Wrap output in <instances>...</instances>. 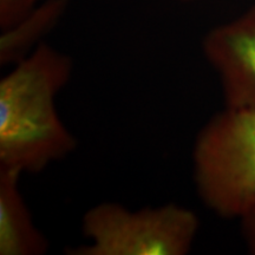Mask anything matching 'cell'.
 Instances as JSON below:
<instances>
[{"mask_svg":"<svg viewBox=\"0 0 255 255\" xmlns=\"http://www.w3.org/2000/svg\"><path fill=\"white\" fill-rule=\"evenodd\" d=\"M71 75V58L41 41L1 78L0 167L36 174L75 150L56 107Z\"/></svg>","mask_w":255,"mask_h":255,"instance_id":"6da1fadb","label":"cell"},{"mask_svg":"<svg viewBox=\"0 0 255 255\" xmlns=\"http://www.w3.org/2000/svg\"><path fill=\"white\" fill-rule=\"evenodd\" d=\"M191 168L210 212L244 218L255 205V111L225 107L210 117L194 141Z\"/></svg>","mask_w":255,"mask_h":255,"instance_id":"7a4b0ae2","label":"cell"},{"mask_svg":"<svg viewBox=\"0 0 255 255\" xmlns=\"http://www.w3.org/2000/svg\"><path fill=\"white\" fill-rule=\"evenodd\" d=\"M193 210L176 203L130 209L102 202L85 213L82 233L89 242L69 255H186L199 233Z\"/></svg>","mask_w":255,"mask_h":255,"instance_id":"3957f363","label":"cell"},{"mask_svg":"<svg viewBox=\"0 0 255 255\" xmlns=\"http://www.w3.org/2000/svg\"><path fill=\"white\" fill-rule=\"evenodd\" d=\"M202 52L219 79L225 107L255 111V5L210 30Z\"/></svg>","mask_w":255,"mask_h":255,"instance_id":"277c9868","label":"cell"},{"mask_svg":"<svg viewBox=\"0 0 255 255\" xmlns=\"http://www.w3.org/2000/svg\"><path fill=\"white\" fill-rule=\"evenodd\" d=\"M21 175L0 167V255H41L49 248L19 189Z\"/></svg>","mask_w":255,"mask_h":255,"instance_id":"5b68a950","label":"cell"},{"mask_svg":"<svg viewBox=\"0 0 255 255\" xmlns=\"http://www.w3.org/2000/svg\"><path fill=\"white\" fill-rule=\"evenodd\" d=\"M66 7V0H45L0 38V64L18 63L34 49V44L55 26Z\"/></svg>","mask_w":255,"mask_h":255,"instance_id":"8992f818","label":"cell"},{"mask_svg":"<svg viewBox=\"0 0 255 255\" xmlns=\"http://www.w3.org/2000/svg\"><path fill=\"white\" fill-rule=\"evenodd\" d=\"M45 0H0V27L7 30Z\"/></svg>","mask_w":255,"mask_h":255,"instance_id":"52a82bcc","label":"cell"},{"mask_svg":"<svg viewBox=\"0 0 255 255\" xmlns=\"http://www.w3.org/2000/svg\"><path fill=\"white\" fill-rule=\"evenodd\" d=\"M241 231L251 254L255 255V205L244 218L240 219Z\"/></svg>","mask_w":255,"mask_h":255,"instance_id":"ba28073f","label":"cell"}]
</instances>
